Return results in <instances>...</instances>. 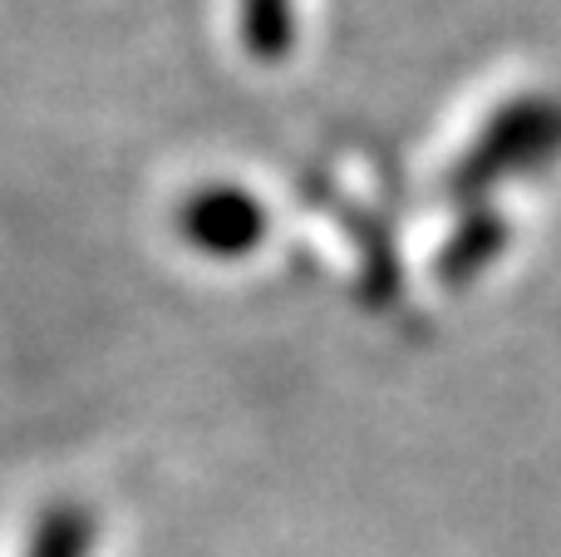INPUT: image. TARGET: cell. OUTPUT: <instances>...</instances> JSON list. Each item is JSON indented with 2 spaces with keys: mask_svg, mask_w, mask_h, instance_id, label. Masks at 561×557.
Masks as SVG:
<instances>
[{
  "mask_svg": "<svg viewBox=\"0 0 561 557\" xmlns=\"http://www.w3.org/2000/svg\"><path fill=\"white\" fill-rule=\"evenodd\" d=\"M183 227L203 252L242 257L256 247L266 217H262V207H256L247 193H237V187H207V193H197L193 207L183 213Z\"/></svg>",
  "mask_w": 561,
  "mask_h": 557,
  "instance_id": "1",
  "label": "cell"
},
{
  "mask_svg": "<svg viewBox=\"0 0 561 557\" xmlns=\"http://www.w3.org/2000/svg\"><path fill=\"white\" fill-rule=\"evenodd\" d=\"M247 49L262 59H280L290 49V0H242Z\"/></svg>",
  "mask_w": 561,
  "mask_h": 557,
  "instance_id": "2",
  "label": "cell"
}]
</instances>
